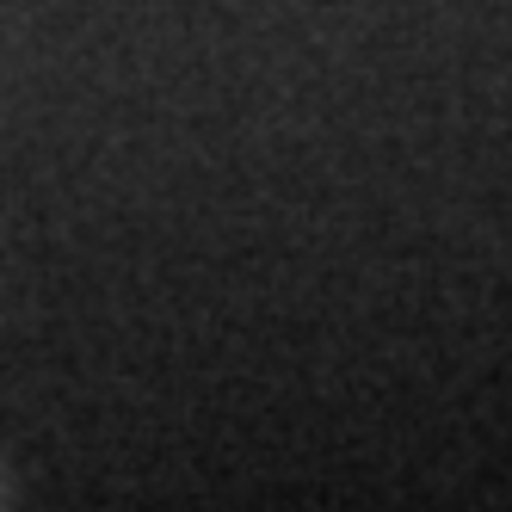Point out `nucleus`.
Listing matches in <instances>:
<instances>
[{
    "label": "nucleus",
    "mask_w": 512,
    "mask_h": 512,
    "mask_svg": "<svg viewBox=\"0 0 512 512\" xmlns=\"http://www.w3.org/2000/svg\"><path fill=\"white\" fill-rule=\"evenodd\" d=\"M0 500H7V475H0Z\"/></svg>",
    "instance_id": "nucleus-1"
}]
</instances>
